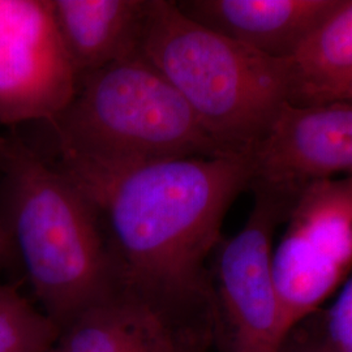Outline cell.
I'll return each instance as SVG.
<instances>
[{"label":"cell","mask_w":352,"mask_h":352,"mask_svg":"<svg viewBox=\"0 0 352 352\" xmlns=\"http://www.w3.org/2000/svg\"><path fill=\"white\" fill-rule=\"evenodd\" d=\"M250 158H180L116 180L96 204L118 291L219 322L209 267L227 212L251 188Z\"/></svg>","instance_id":"obj_1"},{"label":"cell","mask_w":352,"mask_h":352,"mask_svg":"<svg viewBox=\"0 0 352 352\" xmlns=\"http://www.w3.org/2000/svg\"><path fill=\"white\" fill-rule=\"evenodd\" d=\"M41 124L49 128L56 151L51 162L94 204L116 180L141 167L227 157L142 54L77 78L71 100Z\"/></svg>","instance_id":"obj_2"},{"label":"cell","mask_w":352,"mask_h":352,"mask_svg":"<svg viewBox=\"0 0 352 352\" xmlns=\"http://www.w3.org/2000/svg\"><path fill=\"white\" fill-rule=\"evenodd\" d=\"M0 223L42 312L60 330L118 291L96 204L25 141L10 139L0 175Z\"/></svg>","instance_id":"obj_3"},{"label":"cell","mask_w":352,"mask_h":352,"mask_svg":"<svg viewBox=\"0 0 352 352\" xmlns=\"http://www.w3.org/2000/svg\"><path fill=\"white\" fill-rule=\"evenodd\" d=\"M141 52L227 157L251 158L289 103L286 60L192 21L175 1L154 0Z\"/></svg>","instance_id":"obj_4"},{"label":"cell","mask_w":352,"mask_h":352,"mask_svg":"<svg viewBox=\"0 0 352 352\" xmlns=\"http://www.w3.org/2000/svg\"><path fill=\"white\" fill-rule=\"evenodd\" d=\"M283 223L272 266L289 336L351 276L352 176L304 187Z\"/></svg>","instance_id":"obj_5"},{"label":"cell","mask_w":352,"mask_h":352,"mask_svg":"<svg viewBox=\"0 0 352 352\" xmlns=\"http://www.w3.org/2000/svg\"><path fill=\"white\" fill-rule=\"evenodd\" d=\"M244 226L215 253L214 289L226 352H280L287 337L273 276V240L296 197L252 186Z\"/></svg>","instance_id":"obj_6"},{"label":"cell","mask_w":352,"mask_h":352,"mask_svg":"<svg viewBox=\"0 0 352 352\" xmlns=\"http://www.w3.org/2000/svg\"><path fill=\"white\" fill-rule=\"evenodd\" d=\"M77 76L49 0H0V123H45L71 100Z\"/></svg>","instance_id":"obj_7"},{"label":"cell","mask_w":352,"mask_h":352,"mask_svg":"<svg viewBox=\"0 0 352 352\" xmlns=\"http://www.w3.org/2000/svg\"><path fill=\"white\" fill-rule=\"evenodd\" d=\"M250 161L251 187L291 196L315 182L352 176V101L286 103Z\"/></svg>","instance_id":"obj_8"},{"label":"cell","mask_w":352,"mask_h":352,"mask_svg":"<svg viewBox=\"0 0 352 352\" xmlns=\"http://www.w3.org/2000/svg\"><path fill=\"white\" fill-rule=\"evenodd\" d=\"M219 324L124 291L60 330L49 352H212Z\"/></svg>","instance_id":"obj_9"},{"label":"cell","mask_w":352,"mask_h":352,"mask_svg":"<svg viewBox=\"0 0 352 352\" xmlns=\"http://www.w3.org/2000/svg\"><path fill=\"white\" fill-rule=\"evenodd\" d=\"M343 0H180L192 21L266 56L287 60Z\"/></svg>","instance_id":"obj_10"},{"label":"cell","mask_w":352,"mask_h":352,"mask_svg":"<svg viewBox=\"0 0 352 352\" xmlns=\"http://www.w3.org/2000/svg\"><path fill=\"white\" fill-rule=\"evenodd\" d=\"M77 78L142 54L154 0H49Z\"/></svg>","instance_id":"obj_11"},{"label":"cell","mask_w":352,"mask_h":352,"mask_svg":"<svg viewBox=\"0 0 352 352\" xmlns=\"http://www.w3.org/2000/svg\"><path fill=\"white\" fill-rule=\"evenodd\" d=\"M286 62L289 104L338 101L352 87V0H343Z\"/></svg>","instance_id":"obj_12"},{"label":"cell","mask_w":352,"mask_h":352,"mask_svg":"<svg viewBox=\"0 0 352 352\" xmlns=\"http://www.w3.org/2000/svg\"><path fill=\"white\" fill-rule=\"evenodd\" d=\"M58 336L42 309L0 283V352H49Z\"/></svg>","instance_id":"obj_13"},{"label":"cell","mask_w":352,"mask_h":352,"mask_svg":"<svg viewBox=\"0 0 352 352\" xmlns=\"http://www.w3.org/2000/svg\"><path fill=\"white\" fill-rule=\"evenodd\" d=\"M317 327L327 352H352V273Z\"/></svg>","instance_id":"obj_14"},{"label":"cell","mask_w":352,"mask_h":352,"mask_svg":"<svg viewBox=\"0 0 352 352\" xmlns=\"http://www.w3.org/2000/svg\"><path fill=\"white\" fill-rule=\"evenodd\" d=\"M280 352H327L320 337L315 315L289 331Z\"/></svg>","instance_id":"obj_15"},{"label":"cell","mask_w":352,"mask_h":352,"mask_svg":"<svg viewBox=\"0 0 352 352\" xmlns=\"http://www.w3.org/2000/svg\"><path fill=\"white\" fill-rule=\"evenodd\" d=\"M13 253L14 252H13L12 243L10 240V236L7 235L4 227L0 223V267L6 265Z\"/></svg>","instance_id":"obj_16"},{"label":"cell","mask_w":352,"mask_h":352,"mask_svg":"<svg viewBox=\"0 0 352 352\" xmlns=\"http://www.w3.org/2000/svg\"><path fill=\"white\" fill-rule=\"evenodd\" d=\"M8 151H10V139L0 136V175H1L6 161H7Z\"/></svg>","instance_id":"obj_17"},{"label":"cell","mask_w":352,"mask_h":352,"mask_svg":"<svg viewBox=\"0 0 352 352\" xmlns=\"http://www.w3.org/2000/svg\"><path fill=\"white\" fill-rule=\"evenodd\" d=\"M338 101H352V87L347 89L340 97Z\"/></svg>","instance_id":"obj_18"}]
</instances>
